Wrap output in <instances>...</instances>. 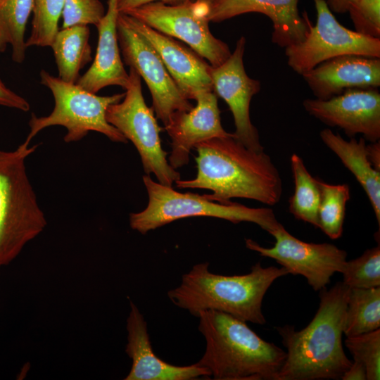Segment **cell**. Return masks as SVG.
I'll list each match as a JSON object with an SVG mask.
<instances>
[{
  "mask_svg": "<svg viewBox=\"0 0 380 380\" xmlns=\"http://www.w3.org/2000/svg\"><path fill=\"white\" fill-rule=\"evenodd\" d=\"M294 192L289 199V211L297 220L318 228V210L321 198L319 179L313 177L297 154L291 156Z\"/></svg>",
  "mask_w": 380,
  "mask_h": 380,
  "instance_id": "cell-23",
  "label": "cell"
},
{
  "mask_svg": "<svg viewBox=\"0 0 380 380\" xmlns=\"http://www.w3.org/2000/svg\"><path fill=\"white\" fill-rule=\"evenodd\" d=\"M331 12L345 13L349 7L356 3L357 0H325Z\"/></svg>",
  "mask_w": 380,
  "mask_h": 380,
  "instance_id": "cell-36",
  "label": "cell"
},
{
  "mask_svg": "<svg viewBox=\"0 0 380 380\" xmlns=\"http://www.w3.org/2000/svg\"><path fill=\"white\" fill-rule=\"evenodd\" d=\"M65 0H34L32 27L26 47L51 46L58 32Z\"/></svg>",
  "mask_w": 380,
  "mask_h": 380,
  "instance_id": "cell-27",
  "label": "cell"
},
{
  "mask_svg": "<svg viewBox=\"0 0 380 380\" xmlns=\"http://www.w3.org/2000/svg\"><path fill=\"white\" fill-rule=\"evenodd\" d=\"M305 111L324 124L341 129L350 137L380 139V93L377 88L351 89L327 100L307 99Z\"/></svg>",
  "mask_w": 380,
  "mask_h": 380,
  "instance_id": "cell-14",
  "label": "cell"
},
{
  "mask_svg": "<svg viewBox=\"0 0 380 380\" xmlns=\"http://www.w3.org/2000/svg\"><path fill=\"white\" fill-rule=\"evenodd\" d=\"M357 32L380 38V0H357L348 10Z\"/></svg>",
  "mask_w": 380,
  "mask_h": 380,
  "instance_id": "cell-31",
  "label": "cell"
},
{
  "mask_svg": "<svg viewBox=\"0 0 380 380\" xmlns=\"http://www.w3.org/2000/svg\"><path fill=\"white\" fill-rule=\"evenodd\" d=\"M321 198L318 210V228L331 239L343 233L346 205L350 199L347 184H330L319 179Z\"/></svg>",
  "mask_w": 380,
  "mask_h": 380,
  "instance_id": "cell-26",
  "label": "cell"
},
{
  "mask_svg": "<svg viewBox=\"0 0 380 380\" xmlns=\"http://www.w3.org/2000/svg\"><path fill=\"white\" fill-rule=\"evenodd\" d=\"M127 331L125 352L132 364L125 380H191L210 376L206 368L196 363L189 366H177L160 359L153 350L147 323L132 301L127 319Z\"/></svg>",
  "mask_w": 380,
  "mask_h": 380,
  "instance_id": "cell-19",
  "label": "cell"
},
{
  "mask_svg": "<svg viewBox=\"0 0 380 380\" xmlns=\"http://www.w3.org/2000/svg\"><path fill=\"white\" fill-rule=\"evenodd\" d=\"M367 156L373 167L380 171V143L379 141L366 144Z\"/></svg>",
  "mask_w": 380,
  "mask_h": 380,
  "instance_id": "cell-35",
  "label": "cell"
},
{
  "mask_svg": "<svg viewBox=\"0 0 380 380\" xmlns=\"http://www.w3.org/2000/svg\"><path fill=\"white\" fill-rule=\"evenodd\" d=\"M117 32L125 63L146 82L156 117L165 125L176 111H187L192 104L184 96L153 46L130 23L128 15L119 12Z\"/></svg>",
  "mask_w": 380,
  "mask_h": 380,
  "instance_id": "cell-11",
  "label": "cell"
},
{
  "mask_svg": "<svg viewBox=\"0 0 380 380\" xmlns=\"http://www.w3.org/2000/svg\"><path fill=\"white\" fill-rule=\"evenodd\" d=\"M127 15L132 25L153 46L168 72L188 100L195 99L200 93L214 91L210 75L211 65L203 57L173 37Z\"/></svg>",
  "mask_w": 380,
  "mask_h": 380,
  "instance_id": "cell-17",
  "label": "cell"
},
{
  "mask_svg": "<svg viewBox=\"0 0 380 380\" xmlns=\"http://www.w3.org/2000/svg\"><path fill=\"white\" fill-rule=\"evenodd\" d=\"M0 106L15 108L25 112L30 110V103L27 100L8 88L1 80Z\"/></svg>",
  "mask_w": 380,
  "mask_h": 380,
  "instance_id": "cell-32",
  "label": "cell"
},
{
  "mask_svg": "<svg viewBox=\"0 0 380 380\" xmlns=\"http://www.w3.org/2000/svg\"><path fill=\"white\" fill-rule=\"evenodd\" d=\"M299 0H213L208 20L219 23L249 13L267 15L272 23V42L281 48L301 42L311 23L306 13L300 15Z\"/></svg>",
  "mask_w": 380,
  "mask_h": 380,
  "instance_id": "cell-16",
  "label": "cell"
},
{
  "mask_svg": "<svg viewBox=\"0 0 380 380\" xmlns=\"http://www.w3.org/2000/svg\"><path fill=\"white\" fill-rule=\"evenodd\" d=\"M196 106L187 111H176L164 125L171 139L170 165L177 169L186 165L192 148L203 141L232 136L222 126L220 111L214 91L198 94Z\"/></svg>",
  "mask_w": 380,
  "mask_h": 380,
  "instance_id": "cell-15",
  "label": "cell"
},
{
  "mask_svg": "<svg viewBox=\"0 0 380 380\" xmlns=\"http://www.w3.org/2000/svg\"><path fill=\"white\" fill-rule=\"evenodd\" d=\"M7 42L6 41L1 30H0V52H4L6 48Z\"/></svg>",
  "mask_w": 380,
  "mask_h": 380,
  "instance_id": "cell-37",
  "label": "cell"
},
{
  "mask_svg": "<svg viewBox=\"0 0 380 380\" xmlns=\"http://www.w3.org/2000/svg\"><path fill=\"white\" fill-rule=\"evenodd\" d=\"M198 329L205 340L196 364L215 380H276L286 352L267 342L246 322L217 310L201 312Z\"/></svg>",
  "mask_w": 380,
  "mask_h": 380,
  "instance_id": "cell-3",
  "label": "cell"
},
{
  "mask_svg": "<svg viewBox=\"0 0 380 380\" xmlns=\"http://www.w3.org/2000/svg\"><path fill=\"white\" fill-rule=\"evenodd\" d=\"M315 99L327 100L351 89L380 87V58L344 55L301 75Z\"/></svg>",
  "mask_w": 380,
  "mask_h": 380,
  "instance_id": "cell-18",
  "label": "cell"
},
{
  "mask_svg": "<svg viewBox=\"0 0 380 380\" xmlns=\"http://www.w3.org/2000/svg\"><path fill=\"white\" fill-rule=\"evenodd\" d=\"M104 14L99 0H65L62 28L75 25H96Z\"/></svg>",
  "mask_w": 380,
  "mask_h": 380,
  "instance_id": "cell-30",
  "label": "cell"
},
{
  "mask_svg": "<svg viewBox=\"0 0 380 380\" xmlns=\"http://www.w3.org/2000/svg\"><path fill=\"white\" fill-rule=\"evenodd\" d=\"M345 346L353 360L363 364L367 380L380 379V329L354 336L346 337Z\"/></svg>",
  "mask_w": 380,
  "mask_h": 380,
  "instance_id": "cell-29",
  "label": "cell"
},
{
  "mask_svg": "<svg viewBox=\"0 0 380 380\" xmlns=\"http://www.w3.org/2000/svg\"><path fill=\"white\" fill-rule=\"evenodd\" d=\"M323 143L340 159L355 176L369 198L378 224H380V171L368 160L365 139L345 140L339 134L326 128L319 132Z\"/></svg>",
  "mask_w": 380,
  "mask_h": 380,
  "instance_id": "cell-21",
  "label": "cell"
},
{
  "mask_svg": "<svg viewBox=\"0 0 380 380\" xmlns=\"http://www.w3.org/2000/svg\"><path fill=\"white\" fill-rule=\"evenodd\" d=\"M317 22L305 37L285 48L289 66L300 75L329 59L344 55L380 58V38L363 35L342 25L325 0H314Z\"/></svg>",
  "mask_w": 380,
  "mask_h": 380,
  "instance_id": "cell-9",
  "label": "cell"
},
{
  "mask_svg": "<svg viewBox=\"0 0 380 380\" xmlns=\"http://www.w3.org/2000/svg\"><path fill=\"white\" fill-rule=\"evenodd\" d=\"M34 4V0H0V30L18 63L25 58V32Z\"/></svg>",
  "mask_w": 380,
  "mask_h": 380,
  "instance_id": "cell-25",
  "label": "cell"
},
{
  "mask_svg": "<svg viewBox=\"0 0 380 380\" xmlns=\"http://www.w3.org/2000/svg\"><path fill=\"white\" fill-rule=\"evenodd\" d=\"M190 1L191 0H118V9L119 12H123L154 1H160L167 5L174 6L183 4Z\"/></svg>",
  "mask_w": 380,
  "mask_h": 380,
  "instance_id": "cell-33",
  "label": "cell"
},
{
  "mask_svg": "<svg viewBox=\"0 0 380 380\" xmlns=\"http://www.w3.org/2000/svg\"><path fill=\"white\" fill-rule=\"evenodd\" d=\"M129 83L124 98L109 106L107 121L132 142L141 157L146 175L153 174L160 184L172 186L181 179L180 174L167 160V152L161 145L160 128L143 97L141 77L130 68Z\"/></svg>",
  "mask_w": 380,
  "mask_h": 380,
  "instance_id": "cell-8",
  "label": "cell"
},
{
  "mask_svg": "<svg viewBox=\"0 0 380 380\" xmlns=\"http://www.w3.org/2000/svg\"><path fill=\"white\" fill-rule=\"evenodd\" d=\"M342 380H365L367 372L362 363L357 360H353L350 367L341 376Z\"/></svg>",
  "mask_w": 380,
  "mask_h": 380,
  "instance_id": "cell-34",
  "label": "cell"
},
{
  "mask_svg": "<svg viewBox=\"0 0 380 380\" xmlns=\"http://www.w3.org/2000/svg\"><path fill=\"white\" fill-rule=\"evenodd\" d=\"M246 39L241 37L229 57L217 67L211 66L210 75L213 90L228 105L232 113L234 137L246 148L263 151L258 132L250 118V103L261 88L260 81L250 77L243 65Z\"/></svg>",
  "mask_w": 380,
  "mask_h": 380,
  "instance_id": "cell-13",
  "label": "cell"
},
{
  "mask_svg": "<svg viewBox=\"0 0 380 380\" xmlns=\"http://www.w3.org/2000/svg\"><path fill=\"white\" fill-rule=\"evenodd\" d=\"M197 174L191 179H178L181 189H204L213 191L204 196L226 203L243 198L267 205L279 203L282 195L279 172L270 156L255 151L238 141L232 133L227 137L212 138L198 144Z\"/></svg>",
  "mask_w": 380,
  "mask_h": 380,
  "instance_id": "cell-1",
  "label": "cell"
},
{
  "mask_svg": "<svg viewBox=\"0 0 380 380\" xmlns=\"http://www.w3.org/2000/svg\"><path fill=\"white\" fill-rule=\"evenodd\" d=\"M380 329V287L350 289L343 334L357 336Z\"/></svg>",
  "mask_w": 380,
  "mask_h": 380,
  "instance_id": "cell-24",
  "label": "cell"
},
{
  "mask_svg": "<svg viewBox=\"0 0 380 380\" xmlns=\"http://www.w3.org/2000/svg\"><path fill=\"white\" fill-rule=\"evenodd\" d=\"M191 1H201V2H204V3H206V4H208L210 5V4H211V2H212L213 0H191Z\"/></svg>",
  "mask_w": 380,
  "mask_h": 380,
  "instance_id": "cell-38",
  "label": "cell"
},
{
  "mask_svg": "<svg viewBox=\"0 0 380 380\" xmlns=\"http://www.w3.org/2000/svg\"><path fill=\"white\" fill-rule=\"evenodd\" d=\"M143 182L148 195V205L144 210L129 215L131 228L142 234L189 217H212L234 224L253 222L269 234L279 223L269 208H249L231 201H212L191 192L181 193L156 182L148 175L143 176Z\"/></svg>",
  "mask_w": 380,
  "mask_h": 380,
  "instance_id": "cell-6",
  "label": "cell"
},
{
  "mask_svg": "<svg viewBox=\"0 0 380 380\" xmlns=\"http://www.w3.org/2000/svg\"><path fill=\"white\" fill-rule=\"evenodd\" d=\"M118 0H108L107 11L96 25L99 39L94 60L76 83L89 92L96 94L110 85L126 89L129 85V76L121 60L118 39Z\"/></svg>",
  "mask_w": 380,
  "mask_h": 380,
  "instance_id": "cell-20",
  "label": "cell"
},
{
  "mask_svg": "<svg viewBox=\"0 0 380 380\" xmlns=\"http://www.w3.org/2000/svg\"><path fill=\"white\" fill-rule=\"evenodd\" d=\"M41 83L49 88L55 105L47 116L34 113L29 121L30 132L25 140H31L42 129L60 125L67 129L66 143L82 139L91 131L100 132L115 142L127 143V139L106 120V113L111 104L120 102L125 93L101 96L89 92L77 84L64 82L44 70L40 72Z\"/></svg>",
  "mask_w": 380,
  "mask_h": 380,
  "instance_id": "cell-7",
  "label": "cell"
},
{
  "mask_svg": "<svg viewBox=\"0 0 380 380\" xmlns=\"http://www.w3.org/2000/svg\"><path fill=\"white\" fill-rule=\"evenodd\" d=\"M350 288L343 281L319 293V305L303 329L277 327L287 352L276 380L341 379L352 365L343 347L346 311Z\"/></svg>",
  "mask_w": 380,
  "mask_h": 380,
  "instance_id": "cell-2",
  "label": "cell"
},
{
  "mask_svg": "<svg viewBox=\"0 0 380 380\" xmlns=\"http://www.w3.org/2000/svg\"><path fill=\"white\" fill-rule=\"evenodd\" d=\"M208 267V262L194 265L182 276L180 285L167 292L170 300L196 317L201 312L213 310L265 324L262 300L277 279L289 274L286 270L263 267L258 262L248 274L227 276L212 273Z\"/></svg>",
  "mask_w": 380,
  "mask_h": 380,
  "instance_id": "cell-4",
  "label": "cell"
},
{
  "mask_svg": "<svg viewBox=\"0 0 380 380\" xmlns=\"http://www.w3.org/2000/svg\"><path fill=\"white\" fill-rule=\"evenodd\" d=\"M37 147L25 141L13 151L0 150V267L10 264L47 224L25 165Z\"/></svg>",
  "mask_w": 380,
  "mask_h": 380,
  "instance_id": "cell-5",
  "label": "cell"
},
{
  "mask_svg": "<svg viewBox=\"0 0 380 380\" xmlns=\"http://www.w3.org/2000/svg\"><path fill=\"white\" fill-rule=\"evenodd\" d=\"M89 33L86 25L62 28L56 33L51 47L58 68V77L61 80L77 83L80 70L91 61Z\"/></svg>",
  "mask_w": 380,
  "mask_h": 380,
  "instance_id": "cell-22",
  "label": "cell"
},
{
  "mask_svg": "<svg viewBox=\"0 0 380 380\" xmlns=\"http://www.w3.org/2000/svg\"><path fill=\"white\" fill-rule=\"evenodd\" d=\"M210 5L190 1L179 5L154 1L125 13L153 29L187 44L191 49L217 67L231 55L228 45L215 37L209 29Z\"/></svg>",
  "mask_w": 380,
  "mask_h": 380,
  "instance_id": "cell-10",
  "label": "cell"
},
{
  "mask_svg": "<svg viewBox=\"0 0 380 380\" xmlns=\"http://www.w3.org/2000/svg\"><path fill=\"white\" fill-rule=\"evenodd\" d=\"M343 283L350 289L380 287V246L366 250L361 256L346 260L341 272Z\"/></svg>",
  "mask_w": 380,
  "mask_h": 380,
  "instance_id": "cell-28",
  "label": "cell"
},
{
  "mask_svg": "<svg viewBox=\"0 0 380 380\" xmlns=\"http://www.w3.org/2000/svg\"><path fill=\"white\" fill-rule=\"evenodd\" d=\"M275 239L272 247L265 248L246 239V247L261 256L274 259L289 274L306 278L315 291H320L329 284L336 272H341L347 253L334 244L303 241L291 235L281 224L270 232Z\"/></svg>",
  "mask_w": 380,
  "mask_h": 380,
  "instance_id": "cell-12",
  "label": "cell"
}]
</instances>
